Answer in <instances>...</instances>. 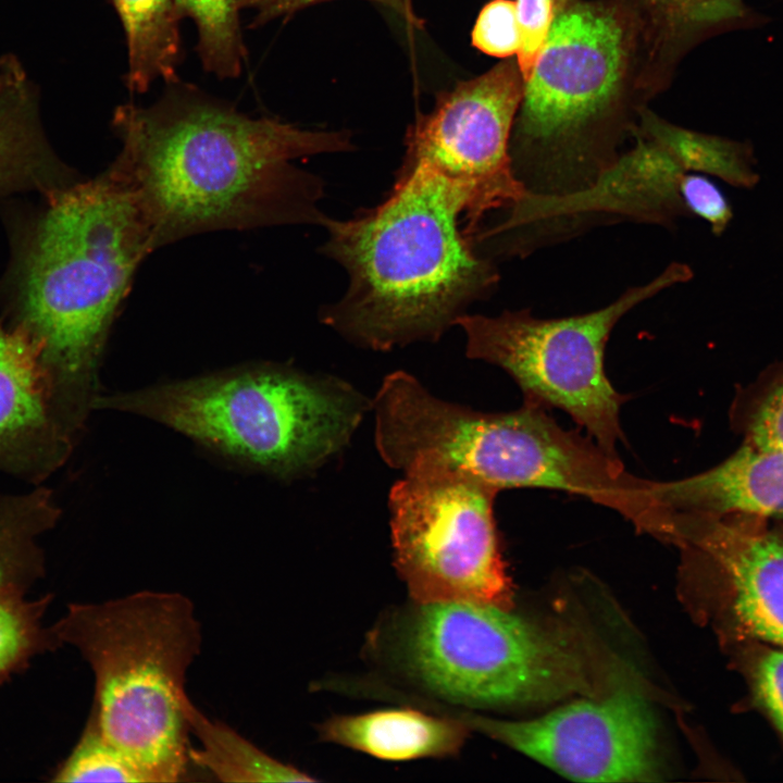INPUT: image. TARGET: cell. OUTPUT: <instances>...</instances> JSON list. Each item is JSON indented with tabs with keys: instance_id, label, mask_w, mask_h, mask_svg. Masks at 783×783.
Masks as SVG:
<instances>
[{
	"instance_id": "6da1fadb",
	"label": "cell",
	"mask_w": 783,
	"mask_h": 783,
	"mask_svg": "<svg viewBox=\"0 0 783 783\" xmlns=\"http://www.w3.org/2000/svg\"><path fill=\"white\" fill-rule=\"evenodd\" d=\"M112 165L132 189L154 249L221 229L320 224L321 181L294 161L350 148L348 135L252 119L190 87L120 105Z\"/></svg>"
},
{
	"instance_id": "7a4b0ae2",
	"label": "cell",
	"mask_w": 783,
	"mask_h": 783,
	"mask_svg": "<svg viewBox=\"0 0 783 783\" xmlns=\"http://www.w3.org/2000/svg\"><path fill=\"white\" fill-rule=\"evenodd\" d=\"M461 191L423 164L405 161L388 197L349 220L325 217L322 252L347 272L344 296L322 322L374 350L437 340L499 282L490 258L461 227Z\"/></svg>"
},
{
	"instance_id": "3957f363",
	"label": "cell",
	"mask_w": 783,
	"mask_h": 783,
	"mask_svg": "<svg viewBox=\"0 0 783 783\" xmlns=\"http://www.w3.org/2000/svg\"><path fill=\"white\" fill-rule=\"evenodd\" d=\"M153 250L135 196L112 164L94 179L50 191L25 261L17 326L73 433L95 409L108 333L136 269Z\"/></svg>"
},
{
	"instance_id": "277c9868",
	"label": "cell",
	"mask_w": 783,
	"mask_h": 783,
	"mask_svg": "<svg viewBox=\"0 0 783 783\" xmlns=\"http://www.w3.org/2000/svg\"><path fill=\"white\" fill-rule=\"evenodd\" d=\"M57 644L75 647L95 680L91 718L147 782L186 773L190 732L186 673L202 635L189 598L141 591L97 604H72L52 626Z\"/></svg>"
},
{
	"instance_id": "5b68a950",
	"label": "cell",
	"mask_w": 783,
	"mask_h": 783,
	"mask_svg": "<svg viewBox=\"0 0 783 783\" xmlns=\"http://www.w3.org/2000/svg\"><path fill=\"white\" fill-rule=\"evenodd\" d=\"M371 402L332 375L264 365L98 397L281 477L316 470L349 443Z\"/></svg>"
},
{
	"instance_id": "8992f818",
	"label": "cell",
	"mask_w": 783,
	"mask_h": 783,
	"mask_svg": "<svg viewBox=\"0 0 783 783\" xmlns=\"http://www.w3.org/2000/svg\"><path fill=\"white\" fill-rule=\"evenodd\" d=\"M629 57V30L617 9L575 2L556 14L524 82L511 137L525 192H575L620 156L611 117Z\"/></svg>"
},
{
	"instance_id": "52a82bcc",
	"label": "cell",
	"mask_w": 783,
	"mask_h": 783,
	"mask_svg": "<svg viewBox=\"0 0 783 783\" xmlns=\"http://www.w3.org/2000/svg\"><path fill=\"white\" fill-rule=\"evenodd\" d=\"M394 644L410 676L453 703L496 708L594 692L568 635L492 604L415 602Z\"/></svg>"
},
{
	"instance_id": "ba28073f",
	"label": "cell",
	"mask_w": 783,
	"mask_h": 783,
	"mask_svg": "<svg viewBox=\"0 0 783 783\" xmlns=\"http://www.w3.org/2000/svg\"><path fill=\"white\" fill-rule=\"evenodd\" d=\"M692 278L689 265L671 262L650 281L586 313L549 319L530 309L496 316L465 313L456 324L465 333L469 358L501 368L520 386L524 401L567 412L598 446L618 457L625 397L606 375L609 336L633 308Z\"/></svg>"
},
{
	"instance_id": "9c48e42d",
	"label": "cell",
	"mask_w": 783,
	"mask_h": 783,
	"mask_svg": "<svg viewBox=\"0 0 783 783\" xmlns=\"http://www.w3.org/2000/svg\"><path fill=\"white\" fill-rule=\"evenodd\" d=\"M390 489L395 566L415 602L467 600L511 607L494 500L477 477L419 465Z\"/></svg>"
},
{
	"instance_id": "30bf717a",
	"label": "cell",
	"mask_w": 783,
	"mask_h": 783,
	"mask_svg": "<svg viewBox=\"0 0 783 783\" xmlns=\"http://www.w3.org/2000/svg\"><path fill=\"white\" fill-rule=\"evenodd\" d=\"M523 87L518 65L499 63L440 95L407 134L405 160L442 175L465 197L470 237L488 213L510 208L525 192L510 156Z\"/></svg>"
},
{
	"instance_id": "8fae6325",
	"label": "cell",
	"mask_w": 783,
	"mask_h": 783,
	"mask_svg": "<svg viewBox=\"0 0 783 783\" xmlns=\"http://www.w3.org/2000/svg\"><path fill=\"white\" fill-rule=\"evenodd\" d=\"M634 146L575 192H524L480 236L494 254L524 257L550 244L618 222L671 228L691 217L680 195L685 173L678 156L659 139L637 129Z\"/></svg>"
},
{
	"instance_id": "7c38bea8",
	"label": "cell",
	"mask_w": 783,
	"mask_h": 783,
	"mask_svg": "<svg viewBox=\"0 0 783 783\" xmlns=\"http://www.w3.org/2000/svg\"><path fill=\"white\" fill-rule=\"evenodd\" d=\"M460 721L571 780L652 781L660 774L655 716L629 685L530 720L465 714Z\"/></svg>"
},
{
	"instance_id": "4fadbf2b",
	"label": "cell",
	"mask_w": 783,
	"mask_h": 783,
	"mask_svg": "<svg viewBox=\"0 0 783 783\" xmlns=\"http://www.w3.org/2000/svg\"><path fill=\"white\" fill-rule=\"evenodd\" d=\"M745 513L670 512V543L709 583L729 637L783 647V526Z\"/></svg>"
},
{
	"instance_id": "5bb4252c",
	"label": "cell",
	"mask_w": 783,
	"mask_h": 783,
	"mask_svg": "<svg viewBox=\"0 0 783 783\" xmlns=\"http://www.w3.org/2000/svg\"><path fill=\"white\" fill-rule=\"evenodd\" d=\"M75 443L27 335L0 323V472L44 485Z\"/></svg>"
},
{
	"instance_id": "9a60e30c",
	"label": "cell",
	"mask_w": 783,
	"mask_h": 783,
	"mask_svg": "<svg viewBox=\"0 0 783 783\" xmlns=\"http://www.w3.org/2000/svg\"><path fill=\"white\" fill-rule=\"evenodd\" d=\"M668 512L745 513L783 520V449L743 445L719 464L671 482H654Z\"/></svg>"
},
{
	"instance_id": "2e32d148",
	"label": "cell",
	"mask_w": 783,
	"mask_h": 783,
	"mask_svg": "<svg viewBox=\"0 0 783 783\" xmlns=\"http://www.w3.org/2000/svg\"><path fill=\"white\" fill-rule=\"evenodd\" d=\"M468 730L460 720L412 709H385L334 717L322 725L321 735L378 759L406 761L456 754Z\"/></svg>"
},
{
	"instance_id": "e0dca14e",
	"label": "cell",
	"mask_w": 783,
	"mask_h": 783,
	"mask_svg": "<svg viewBox=\"0 0 783 783\" xmlns=\"http://www.w3.org/2000/svg\"><path fill=\"white\" fill-rule=\"evenodd\" d=\"M59 518L54 496L44 485L18 494L0 492V593L24 592L42 574L40 538Z\"/></svg>"
},
{
	"instance_id": "ac0fdd59",
	"label": "cell",
	"mask_w": 783,
	"mask_h": 783,
	"mask_svg": "<svg viewBox=\"0 0 783 783\" xmlns=\"http://www.w3.org/2000/svg\"><path fill=\"white\" fill-rule=\"evenodd\" d=\"M186 718L190 736L199 746L189 749V761L222 782H312L297 768L268 755L227 724L211 720L188 698Z\"/></svg>"
},
{
	"instance_id": "d6986e66",
	"label": "cell",
	"mask_w": 783,
	"mask_h": 783,
	"mask_svg": "<svg viewBox=\"0 0 783 783\" xmlns=\"http://www.w3.org/2000/svg\"><path fill=\"white\" fill-rule=\"evenodd\" d=\"M123 23L128 48V87L146 91L158 78L174 83L179 55L174 0H112Z\"/></svg>"
},
{
	"instance_id": "ffe728a7",
	"label": "cell",
	"mask_w": 783,
	"mask_h": 783,
	"mask_svg": "<svg viewBox=\"0 0 783 783\" xmlns=\"http://www.w3.org/2000/svg\"><path fill=\"white\" fill-rule=\"evenodd\" d=\"M638 129L666 144L687 172L711 175L742 189H753L760 182L748 141L687 129L650 112L642 113Z\"/></svg>"
},
{
	"instance_id": "44dd1931",
	"label": "cell",
	"mask_w": 783,
	"mask_h": 783,
	"mask_svg": "<svg viewBox=\"0 0 783 783\" xmlns=\"http://www.w3.org/2000/svg\"><path fill=\"white\" fill-rule=\"evenodd\" d=\"M40 150L17 71L0 75V189L35 175Z\"/></svg>"
},
{
	"instance_id": "7402d4cb",
	"label": "cell",
	"mask_w": 783,
	"mask_h": 783,
	"mask_svg": "<svg viewBox=\"0 0 783 783\" xmlns=\"http://www.w3.org/2000/svg\"><path fill=\"white\" fill-rule=\"evenodd\" d=\"M179 17L194 20L204 69L221 78L241 70L245 49L239 32V0H174Z\"/></svg>"
},
{
	"instance_id": "603a6c76",
	"label": "cell",
	"mask_w": 783,
	"mask_h": 783,
	"mask_svg": "<svg viewBox=\"0 0 783 783\" xmlns=\"http://www.w3.org/2000/svg\"><path fill=\"white\" fill-rule=\"evenodd\" d=\"M730 420L745 443L783 449V358L739 388Z\"/></svg>"
},
{
	"instance_id": "cb8c5ba5",
	"label": "cell",
	"mask_w": 783,
	"mask_h": 783,
	"mask_svg": "<svg viewBox=\"0 0 783 783\" xmlns=\"http://www.w3.org/2000/svg\"><path fill=\"white\" fill-rule=\"evenodd\" d=\"M48 599L36 601L22 591L0 593V676L16 669L42 647L55 645L40 623Z\"/></svg>"
},
{
	"instance_id": "d4e9b609",
	"label": "cell",
	"mask_w": 783,
	"mask_h": 783,
	"mask_svg": "<svg viewBox=\"0 0 783 783\" xmlns=\"http://www.w3.org/2000/svg\"><path fill=\"white\" fill-rule=\"evenodd\" d=\"M656 22L670 35L685 40L709 32L748 25L746 0H644Z\"/></svg>"
},
{
	"instance_id": "484cf974",
	"label": "cell",
	"mask_w": 783,
	"mask_h": 783,
	"mask_svg": "<svg viewBox=\"0 0 783 783\" xmlns=\"http://www.w3.org/2000/svg\"><path fill=\"white\" fill-rule=\"evenodd\" d=\"M57 782H147L142 772L99 731L90 717Z\"/></svg>"
},
{
	"instance_id": "4316f807",
	"label": "cell",
	"mask_w": 783,
	"mask_h": 783,
	"mask_svg": "<svg viewBox=\"0 0 783 783\" xmlns=\"http://www.w3.org/2000/svg\"><path fill=\"white\" fill-rule=\"evenodd\" d=\"M739 645L742 669L755 705L783 739V647L754 641Z\"/></svg>"
},
{
	"instance_id": "83f0119b",
	"label": "cell",
	"mask_w": 783,
	"mask_h": 783,
	"mask_svg": "<svg viewBox=\"0 0 783 783\" xmlns=\"http://www.w3.org/2000/svg\"><path fill=\"white\" fill-rule=\"evenodd\" d=\"M473 45L497 58L518 54L521 45L515 1L492 0L480 12L472 32Z\"/></svg>"
},
{
	"instance_id": "f1b7e54d",
	"label": "cell",
	"mask_w": 783,
	"mask_h": 783,
	"mask_svg": "<svg viewBox=\"0 0 783 783\" xmlns=\"http://www.w3.org/2000/svg\"><path fill=\"white\" fill-rule=\"evenodd\" d=\"M680 195L689 216L704 220L714 236H721L731 224L733 208L718 187L705 174L688 172L680 182Z\"/></svg>"
},
{
	"instance_id": "f546056e",
	"label": "cell",
	"mask_w": 783,
	"mask_h": 783,
	"mask_svg": "<svg viewBox=\"0 0 783 783\" xmlns=\"http://www.w3.org/2000/svg\"><path fill=\"white\" fill-rule=\"evenodd\" d=\"M521 45L517 65L525 82L557 14V0H515Z\"/></svg>"
},
{
	"instance_id": "4dcf8cb0",
	"label": "cell",
	"mask_w": 783,
	"mask_h": 783,
	"mask_svg": "<svg viewBox=\"0 0 783 783\" xmlns=\"http://www.w3.org/2000/svg\"><path fill=\"white\" fill-rule=\"evenodd\" d=\"M325 0H239V7L253 9L256 22L263 23L274 17L289 14L310 4ZM389 7L405 15L410 22H415L407 0H371Z\"/></svg>"
}]
</instances>
